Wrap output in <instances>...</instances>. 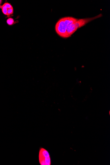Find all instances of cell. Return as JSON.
I'll return each instance as SVG.
<instances>
[{"label":"cell","instance_id":"1","mask_svg":"<svg viewBox=\"0 0 110 165\" xmlns=\"http://www.w3.org/2000/svg\"><path fill=\"white\" fill-rule=\"evenodd\" d=\"M77 19L73 17H62L57 22L55 30L57 34L63 38H66L67 26L70 24L74 22Z\"/></svg>","mask_w":110,"mask_h":165},{"label":"cell","instance_id":"3","mask_svg":"<svg viewBox=\"0 0 110 165\" xmlns=\"http://www.w3.org/2000/svg\"><path fill=\"white\" fill-rule=\"evenodd\" d=\"M39 161L41 165H51V159H50V154L46 149L41 148L39 151Z\"/></svg>","mask_w":110,"mask_h":165},{"label":"cell","instance_id":"5","mask_svg":"<svg viewBox=\"0 0 110 165\" xmlns=\"http://www.w3.org/2000/svg\"><path fill=\"white\" fill-rule=\"evenodd\" d=\"M6 22L8 25H11L14 24V19L11 18V17H10V18H8Z\"/></svg>","mask_w":110,"mask_h":165},{"label":"cell","instance_id":"6","mask_svg":"<svg viewBox=\"0 0 110 165\" xmlns=\"http://www.w3.org/2000/svg\"><path fill=\"white\" fill-rule=\"evenodd\" d=\"M2 0H0V5H1L2 3Z\"/></svg>","mask_w":110,"mask_h":165},{"label":"cell","instance_id":"2","mask_svg":"<svg viewBox=\"0 0 110 165\" xmlns=\"http://www.w3.org/2000/svg\"><path fill=\"white\" fill-rule=\"evenodd\" d=\"M97 18H98V17L96 16L91 18L77 19L74 22L70 24L67 26L66 38L71 36L78 28L82 27L90 21Z\"/></svg>","mask_w":110,"mask_h":165},{"label":"cell","instance_id":"4","mask_svg":"<svg viewBox=\"0 0 110 165\" xmlns=\"http://www.w3.org/2000/svg\"><path fill=\"white\" fill-rule=\"evenodd\" d=\"M13 7L11 4L9 3H4L2 6V11L3 14L5 15H7L8 10L9 8L12 7Z\"/></svg>","mask_w":110,"mask_h":165}]
</instances>
